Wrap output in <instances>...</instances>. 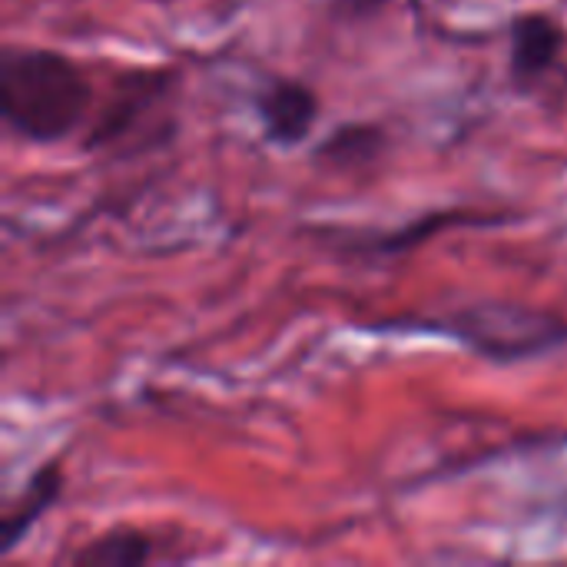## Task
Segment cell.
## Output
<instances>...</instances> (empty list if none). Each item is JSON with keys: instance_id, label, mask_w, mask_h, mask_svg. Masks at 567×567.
<instances>
[{"instance_id": "2", "label": "cell", "mask_w": 567, "mask_h": 567, "mask_svg": "<svg viewBox=\"0 0 567 567\" xmlns=\"http://www.w3.org/2000/svg\"><path fill=\"white\" fill-rule=\"evenodd\" d=\"M375 332H425L445 336L458 342L482 362L492 365H518L542 359L567 346V319L555 309L505 302V299H478L465 306H452L432 316L405 312L375 322Z\"/></svg>"}, {"instance_id": "6", "label": "cell", "mask_w": 567, "mask_h": 567, "mask_svg": "<svg viewBox=\"0 0 567 567\" xmlns=\"http://www.w3.org/2000/svg\"><path fill=\"white\" fill-rule=\"evenodd\" d=\"M252 110H256L262 140L272 150H296L309 143L322 116V96L312 83L299 76H269L252 93Z\"/></svg>"}, {"instance_id": "5", "label": "cell", "mask_w": 567, "mask_h": 567, "mask_svg": "<svg viewBox=\"0 0 567 567\" xmlns=\"http://www.w3.org/2000/svg\"><path fill=\"white\" fill-rule=\"evenodd\" d=\"M508 90L558 113L567 100V30L551 10H522L508 20Z\"/></svg>"}, {"instance_id": "1", "label": "cell", "mask_w": 567, "mask_h": 567, "mask_svg": "<svg viewBox=\"0 0 567 567\" xmlns=\"http://www.w3.org/2000/svg\"><path fill=\"white\" fill-rule=\"evenodd\" d=\"M100 100L90 70L53 47L7 43L0 50V120L33 146L80 140Z\"/></svg>"}, {"instance_id": "10", "label": "cell", "mask_w": 567, "mask_h": 567, "mask_svg": "<svg viewBox=\"0 0 567 567\" xmlns=\"http://www.w3.org/2000/svg\"><path fill=\"white\" fill-rule=\"evenodd\" d=\"M392 0H332V17L339 20H365V17H375L382 7H389ZM412 7H419V0H412Z\"/></svg>"}, {"instance_id": "4", "label": "cell", "mask_w": 567, "mask_h": 567, "mask_svg": "<svg viewBox=\"0 0 567 567\" xmlns=\"http://www.w3.org/2000/svg\"><path fill=\"white\" fill-rule=\"evenodd\" d=\"M512 216L502 209L482 206H442L419 216H409L399 226L375 229V226H306L302 233L326 249H336L349 259H395L405 252L422 249L425 243L455 233V229H495L505 226Z\"/></svg>"}, {"instance_id": "7", "label": "cell", "mask_w": 567, "mask_h": 567, "mask_svg": "<svg viewBox=\"0 0 567 567\" xmlns=\"http://www.w3.org/2000/svg\"><path fill=\"white\" fill-rule=\"evenodd\" d=\"M392 150V130L379 120H346L309 150V163L329 176H369Z\"/></svg>"}, {"instance_id": "9", "label": "cell", "mask_w": 567, "mask_h": 567, "mask_svg": "<svg viewBox=\"0 0 567 567\" xmlns=\"http://www.w3.org/2000/svg\"><path fill=\"white\" fill-rule=\"evenodd\" d=\"M159 558V542L133 525L110 528L70 555L76 567H143Z\"/></svg>"}, {"instance_id": "3", "label": "cell", "mask_w": 567, "mask_h": 567, "mask_svg": "<svg viewBox=\"0 0 567 567\" xmlns=\"http://www.w3.org/2000/svg\"><path fill=\"white\" fill-rule=\"evenodd\" d=\"M183 70L179 66H123L110 73L106 96L96 100V110L80 133V153H133V140L140 133H153L159 143L173 136V130H159V123L173 120V100L179 93Z\"/></svg>"}, {"instance_id": "8", "label": "cell", "mask_w": 567, "mask_h": 567, "mask_svg": "<svg viewBox=\"0 0 567 567\" xmlns=\"http://www.w3.org/2000/svg\"><path fill=\"white\" fill-rule=\"evenodd\" d=\"M63 488H66L63 458H47L27 478L20 498L3 508V518H0V558H10L27 542V535L40 525V518L60 502Z\"/></svg>"}]
</instances>
